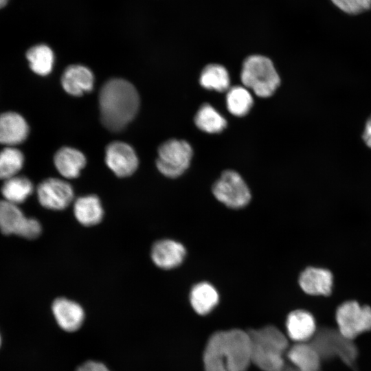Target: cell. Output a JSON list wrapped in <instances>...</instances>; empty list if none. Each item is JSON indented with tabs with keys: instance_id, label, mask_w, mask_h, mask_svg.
Wrapping results in <instances>:
<instances>
[{
	"instance_id": "cell-1",
	"label": "cell",
	"mask_w": 371,
	"mask_h": 371,
	"mask_svg": "<svg viewBox=\"0 0 371 371\" xmlns=\"http://www.w3.org/2000/svg\"><path fill=\"white\" fill-rule=\"evenodd\" d=\"M205 371H247L251 363L248 331L219 330L208 339L203 355Z\"/></svg>"
},
{
	"instance_id": "cell-2",
	"label": "cell",
	"mask_w": 371,
	"mask_h": 371,
	"mask_svg": "<svg viewBox=\"0 0 371 371\" xmlns=\"http://www.w3.org/2000/svg\"><path fill=\"white\" fill-rule=\"evenodd\" d=\"M99 107L103 125L118 132L133 120L139 107V97L135 87L121 78H112L102 87Z\"/></svg>"
},
{
	"instance_id": "cell-3",
	"label": "cell",
	"mask_w": 371,
	"mask_h": 371,
	"mask_svg": "<svg viewBox=\"0 0 371 371\" xmlns=\"http://www.w3.org/2000/svg\"><path fill=\"white\" fill-rule=\"evenodd\" d=\"M251 346V363L262 371H280L286 365L284 355L289 348L286 335L269 325L248 331Z\"/></svg>"
},
{
	"instance_id": "cell-4",
	"label": "cell",
	"mask_w": 371,
	"mask_h": 371,
	"mask_svg": "<svg viewBox=\"0 0 371 371\" xmlns=\"http://www.w3.org/2000/svg\"><path fill=\"white\" fill-rule=\"evenodd\" d=\"M240 78L245 87L262 98L271 95L280 82L272 61L261 55H252L245 60Z\"/></svg>"
},
{
	"instance_id": "cell-5",
	"label": "cell",
	"mask_w": 371,
	"mask_h": 371,
	"mask_svg": "<svg viewBox=\"0 0 371 371\" xmlns=\"http://www.w3.org/2000/svg\"><path fill=\"white\" fill-rule=\"evenodd\" d=\"M339 334L348 340L371 330V306L355 300L340 304L335 312Z\"/></svg>"
},
{
	"instance_id": "cell-6",
	"label": "cell",
	"mask_w": 371,
	"mask_h": 371,
	"mask_svg": "<svg viewBox=\"0 0 371 371\" xmlns=\"http://www.w3.org/2000/svg\"><path fill=\"white\" fill-rule=\"evenodd\" d=\"M192 148L185 140L171 139L158 148L156 165L159 171L169 178L181 175L189 167Z\"/></svg>"
},
{
	"instance_id": "cell-7",
	"label": "cell",
	"mask_w": 371,
	"mask_h": 371,
	"mask_svg": "<svg viewBox=\"0 0 371 371\" xmlns=\"http://www.w3.org/2000/svg\"><path fill=\"white\" fill-rule=\"evenodd\" d=\"M212 191L219 202L232 209L246 206L251 197L250 190L242 177L232 170L222 172L213 184Z\"/></svg>"
},
{
	"instance_id": "cell-8",
	"label": "cell",
	"mask_w": 371,
	"mask_h": 371,
	"mask_svg": "<svg viewBox=\"0 0 371 371\" xmlns=\"http://www.w3.org/2000/svg\"><path fill=\"white\" fill-rule=\"evenodd\" d=\"M0 230L4 234L33 239L41 234V225L37 220L27 218L17 205L0 200Z\"/></svg>"
},
{
	"instance_id": "cell-9",
	"label": "cell",
	"mask_w": 371,
	"mask_h": 371,
	"mask_svg": "<svg viewBox=\"0 0 371 371\" xmlns=\"http://www.w3.org/2000/svg\"><path fill=\"white\" fill-rule=\"evenodd\" d=\"M36 191L41 205L49 210H64L74 199L71 186L58 178H49L43 181L38 186Z\"/></svg>"
},
{
	"instance_id": "cell-10",
	"label": "cell",
	"mask_w": 371,
	"mask_h": 371,
	"mask_svg": "<svg viewBox=\"0 0 371 371\" xmlns=\"http://www.w3.org/2000/svg\"><path fill=\"white\" fill-rule=\"evenodd\" d=\"M335 278L333 271L322 266H308L299 275L298 284L306 294L328 297L333 291Z\"/></svg>"
},
{
	"instance_id": "cell-11",
	"label": "cell",
	"mask_w": 371,
	"mask_h": 371,
	"mask_svg": "<svg viewBox=\"0 0 371 371\" xmlns=\"http://www.w3.org/2000/svg\"><path fill=\"white\" fill-rule=\"evenodd\" d=\"M107 166L120 177L131 175L139 164L137 155L133 147L123 142L110 143L105 150Z\"/></svg>"
},
{
	"instance_id": "cell-12",
	"label": "cell",
	"mask_w": 371,
	"mask_h": 371,
	"mask_svg": "<svg viewBox=\"0 0 371 371\" xmlns=\"http://www.w3.org/2000/svg\"><path fill=\"white\" fill-rule=\"evenodd\" d=\"M186 254L185 247L179 242L171 239L157 241L151 249L153 262L163 269H171L179 266Z\"/></svg>"
},
{
	"instance_id": "cell-13",
	"label": "cell",
	"mask_w": 371,
	"mask_h": 371,
	"mask_svg": "<svg viewBox=\"0 0 371 371\" xmlns=\"http://www.w3.org/2000/svg\"><path fill=\"white\" fill-rule=\"evenodd\" d=\"M94 76L87 67L81 65L68 66L63 73L61 85L69 94L80 96L93 89Z\"/></svg>"
},
{
	"instance_id": "cell-14",
	"label": "cell",
	"mask_w": 371,
	"mask_h": 371,
	"mask_svg": "<svg viewBox=\"0 0 371 371\" xmlns=\"http://www.w3.org/2000/svg\"><path fill=\"white\" fill-rule=\"evenodd\" d=\"M52 312L59 326L67 332H74L79 329L85 319L81 306L64 297L54 301Z\"/></svg>"
},
{
	"instance_id": "cell-15",
	"label": "cell",
	"mask_w": 371,
	"mask_h": 371,
	"mask_svg": "<svg viewBox=\"0 0 371 371\" xmlns=\"http://www.w3.org/2000/svg\"><path fill=\"white\" fill-rule=\"evenodd\" d=\"M286 328L288 337L295 343L307 342L316 333L315 319L306 310H295L286 317Z\"/></svg>"
},
{
	"instance_id": "cell-16",
	"label": "cell",
	"mask_w": 371,
	"mask_h": 371,
	"mask_svg": "<svg viewBox=\"0 0 371 371\" xmlns=\"http://www.w3.org/2000/svg\"><path fill=\"white\" fill-rule=\"evenodd\" d=\"M29 127L25 120L15 112L0 115V144L14 146L25 141Z\"/></svg>"
},
{
	"instance_id": "cell-17",
	"label": "cell",
	"mask_w": 371,
	"mask_h": 371,
	"mask_svg": "<svg viewBox=\"0 0 371 371\" xmlns=\"http://www.w3.org/2000/svg\"><path fill=\"white\" fill-rule=\"evenodd\" d=\"M286 358L298 371H319L321 356L311 343H295L289 348Z\"/></svg>"
},
{
	"instance_id": "cell-18",
	"label": "cell",
	"mask_w": 371,
	"mask_h": 371,
	"mask_svg": "<svg viewBox=\"0 0 371 371\" xmlns=\"http://www.w3.org/2000/svg\"><path fill=\"white\" fill-rule=\"evenodd\" d=\"M54 162L58 172L65 178L74 179L86 165L84 154L71 147H63L56 153Z\"/></svg>"
},
{
	"instance_id": "cell-19",
	"label": "cell",
	"mask_w": 371,
	"mask_h": 371,
	"mask_svg": "<svg viewBox=\"0 0 371 371\" xmlns=\"http://www.w3.org/2000/svg\"><path fill=\"white\" fill-rule=\"evenodd\" d=\"M219 295L216 288L209 282L196 284L190 293V302L194 311L200 315L210 313L218 304Z\"/></svg>"
},
{
	"instance_id": "cell-20",
	"label": "cell",
	"mask_w": 371,
	"mask_h": 371,
	"mask_svg": "<svg viewBox=\"0 0 371 371\" xmlns=\"http://www.w3.org/2000/svg\"><path fill=\"white\" fill-rule=\"evenodd\" d=\"M74 213L80 223L85 226H92L102 221L104 211L97 196L87 195L76 200Z\"/></svg>"
},
{
	"instance_id": "cell-21",
	"label": "cell",
	"mask_w": 371,
	"mask_h": 371,
	"mask_svg": "<svg viewBox=\"0 0 371 371\" xmlns=\"http://www.w3.org/2000/svg\"><path fill=\"white\" fill-rule=\"evenodd\" d=\"M33 190L32 183L27 178L19 176L5 180L1 190L4 200L16 205L24 202Z\"/></svg>"
},
{
	"instance_id": "cell-22",
	"label": "cell",
	"mask_w": 371,
	"mask_h": 371,
	"mask_svg": "<svg viewBox=\"0 0 371 371\" xmlns=\"http://www.w3.org/2000/svg\"><path fill=\"white\" fill-rule=\"evenodd\" d=\"M31 69L36 74L47 76L52 70L54 55L52 49L44 44L34 45L26 53Z\"/></svg>"
},
{
	"instance_id": "cell-23",
	"label": "cell",
	"mask_w": 371,
	"mask_h": 371,
	"mask_svg": "<svg viewBox=\"0 0 371 371\" xmlns=\"http://www.w3.org/2000/svg\"><path fill=\"white\" fill-rule=\"evenodd\" d=\"M199 81L204 88L220 92L227 91L230 82L228 71L218 64H210L205 67Z\"/></svg>"
},
{
	"instance_id": "cell-24",
	"label": "cell",
	"mask_w": 371,
	"mask_h": 371,
	"mask_svg": "<svg viewBox=\"0 0 371 371\" xmlns=\"http://www.w3.org/2000/svg\"><path fill=\"white\" fill-rule=\"evenodd\" d=\"M194 122L196 126L208 133H217L227 126L225 119L211 105L203 104L198 110Z\"/></svg>"
},
{
	"instance_id": "cell-25",
	"label": "cell",
	"mask_w": 371,
	"mask_h": 371,
	"mask_svg": "<svg viewBox=\"0 0 371 371\" xmlns=\"http://www.w3.org/2000/svg\"><path fill=\"white\" fill-rule=\"evenodd\" d=\"M226 103L230 113L240 117L249 111L253 104V98L245 87L235 86L228 90Z\"/></svg>"
},
{
	"instance_id": "cell-26",
	"label": "cell",
	"mask_w": 371,
	"mask_h": 371,
	"mask_svg": "<svg viewBox=\"0 0 371 371\" xmlns=\"http://www.w3.org/2000/svg\"><path fill=\"white\" fill-rule=\"evenodd\" d=\"M24 163V156L17 148L7 147L0 152V179L16 176Z\"/></svg>"
},
{
	"instance_id": "cell-27",
	"label": "cell",
	"mask_w": 371,
	"mask_h": 371,
	"mask_svg": "<svg viewBox=\"0 0 371 371\" xmlns=\"http://www.w3.org/2000/svg\"><path fill=\"white\" fill-rule=\"evenodd\" d=\"M341 10L348 14H359L371 7V0H330Z\"/></svg>"
},
{
	"instance_id": "cell-28",
	"label": "cell",
	"mask_w": 371,
	"mask_h": 371,
	"mask_svg": "<svg viewBox=\"0 0 371 371\" xmlns=\"http://www.w3.org/2000/svg\"><path fill=\"white\" fill-rule=\"evenodd\" d=\"M76 371H110L108 368L102 363L89 361L80 366Z\"/></svg>"
},
{
	"instance_id": "cell-29",
	"label": "cell",
	"mask_w": 371,
	"mask_h": 371,
	"mask_svg": "<svg viewBox=\"0 0 371 371\" xmlns=\"http://www.w3.org/2000/svg\"><path fill=\"white\" fill-rule=\"evenodd\" d=\"M362 137L366 145L371 148V116L368 119L366 123V127Z\"/></svg>"
},
{
	"instance_id": "cell-30",
	"label": "cell",
	"mask_w": 371,
	"mask_h": 371,
	"mask_svg": "<svg viewBox=\"0 0 371 371\" xmlns=\"http://www.w3.org/2000/svg\"><path fill=\"white\" fill-rule=\"evenodd\" d=\"M280 371H298V370H296L295 368H293L292 366H289L288 365L286 364L284 368Z\"/></svg>"
},
{
	"instance_id": "cell-31",
	"label": "cell",
	"mask_w": 371,
	"mask_h": 371,
	"mask_svg": "<svg viewBox=\"0 0 371 371\" xmlns=\"http://www.w3.org/2000/svg\"><path fill=\"white\" fill-rule=\"evenodd\" d=\"M8 1V0H0V8L4 7Z\"/></svg>"
},
{
	"instance_id": "cell-32",
	"label": "cell",
	"mask_w": 371,
	"mask_h": 371,
	"mask_svg": "<svg viewBox=\"0 0 371 371\" xmlns=\"http://www.w3.org/2000/svg\"><path fill=\"white\" fill-rule=\"evenodd\" d=\"M0 344H1V339H0Z\"/></svg>"
}]
</instances>
